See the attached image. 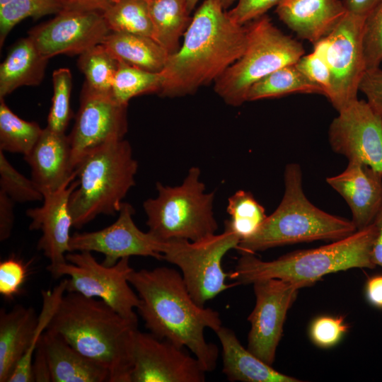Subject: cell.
Returning a JSON list of instances; mask_svg holds the SVG:
<instances>
[{
    "instance_id": "cell-45",
    "label": "cell",
    "mask_w": 382,
    "mask_h": 382,
    "mask_svg": "<svg viewBox=\"0 0 382 382\" xmlns=\"http://www.w3.org/2000/svg\"><path fill=\"white\" fill-rule=\"evenodd\" d=\"M32 371L34 381L52 382L50 365L41 339L33 355Z\"/></svg>"
},
{
    "instance_id": "cell-8",
    "label": "cell",
    "mask_w": 382,
    "mask_h": 382,
    "mask_svg": "<svg viewBox=\"0 0 382 382\" xmlns=\"http://www.w3.org/2000/svg\"><path fill=\"white\" fill-rule=\"evenodd\" d=\"M246 28L243 54L214 81V91L232 106L246 102L247 93L255 83L282 67L295 64L305 53L300 42L284 34L267 16Z\"/></svg>"
},
{
    "instance_id": "cell-19",
    "label": "cell",
    "mask_w": 382,
    "mask_h": 382,
    "mask_svg": "<svg viewBox=\"0 0 382 382\" xmlns=\"http://www.w3.org/2000/svg\"><path fill=\"white\" fill-rule=\"evenodd\" d=\"M327 183L346 201L357 230L371 224L382 208V175L369 166L349 161L341 173Z\"/></svg>"
},
{
    "instance_id": "cell-5",
    "label": "cell",
    "mask_w": 382,
    "mask_h": 382,
    "mask_svg": "<svg viewBox=\"0 0 382 382\" xmlns=\"http://www.w3.org/2000/svg\"><path fill=\"white\" fill-rule=\"evenodd\" d=\"M284 180L280 204L255 234L240 241L236 250L241 254L318 240L335 241L357 231L352 221L327 213L307 199L298 163L286 165Z\"/></svg>"
},
{
    "instance_id": "cell-50",
    "label": "cell",
    "mask_w": 382,
    "mask_h": 382,
    "mask_svg": "<svg viewBox=\"0 0 382 382\" xmlns=\"http://www.w3.org/2000/svg\"><path fill=\"white\" fill-rule=\"evenodd\" d=\"M199 1V0H187V9L190 13L195 8Z\"/></svg>"
},
{
    "instance_id": "cell-22",
    "label": "cell",
    "mask_w": 382,
    "mask_h": 382,
    "mask_svg": "<svg viewBox=\"0 0 382 382\" xmlns=\"http://www.w3.org/2000/svg\"><path fill=\"white\" fill-rule=\"evenodd\" d=\"M38 316L33 308L16 305L0 311V382H8L19 361L29 350Z\"/></svg>"
},
{
    "instance_id": "cell-30",
    "label": "cell",
    "mask_w": 382,
    "mask_h": 382,
    "mask_svg": "<svg viewBox=\"0 0 382 382\" xmlns=\"http://www.w3.org/2000/svg\"><path fill=\"white\" fill-rule=\"evenodd\" d=\"M43 129L35 122L24 120L0 99V150L27 155L40 138Z\"/></svg>"
},
{
    "instance_id": "cell-26",
    "label": "cell",
    "mask_w": 382,
    "mask_h": 382,
    "mask_svg": "<svg viewBox=\"0 0 382 382\" xmlns=\"http://www.w3.org/2000/svg\"><path fill=\"white\" fill-rule=\"evenodd\" d=\"M101 44L118 61L152 72H161L170 56L153 38L132 33L110 32Z\"/></svg>"
},
{
    "instance_id": "cell-41",
    "label": "cell",
    "mask_w": 382,
    "mask_h": 382,
    "mask_svg": "<svg viewBox=\"0 0 382 382\" xmlns=\"http://www.w3.org/2000/svg\"><path fill=\"white\" fill-rule=\"evenodd\" d=\"M295 65L308 79L319 85L324 91V96L328 98L331 90V76L323 56L313 50L308 54H303Z\"/></svg>"
},
{
    "instance_id": "cell-14",
    "label": "cell",
    "mask_w": 382,
    "mask_h": 382,
    "mask_svg": "<svg viewBox=\"0 0 382 382\" xmlns=\"http://www.w3.org/2000/svg\"><path fill=\"white\" fill-rule=\"evenodd\" d=\"M118 213L117 219L103 229L74 233L69 242L71 252L100 253L105 257L102 263L106 266H112L120 259L131 256L163 260V241L137 226L132 218L134 207L123 202Z\"/></svg>"
},
{
    "instance_id": "cell-40",
    "label": "cell",
    "mask_w": 382,
    "mask_h": 382,
    "mask_svg": "<svg viewBox=\"0 0 382 382\" xmlns=\"http://www.w3.org/2000/svg\"><path fill=\"white\" fill-rule=\"evenodd\" d=\"M28 267L22 260L14 257L0 262V294L12 300L19 295L28 277Z\"/></svg>"
},
{
    "instance_id": "cell-6",
    "label": "cell",
    "mask_w": 382,
    "mask_h": 382,
    "mask_svg": "<svg viewBox=\"0 0 382 382\" xmlns=\"http://www.w3.org/2000/svg\"><path fill=\"white\" fill-rule=\"evenodd\" d=\"M138 163L129 143L105 142L87 153L75 171L78 185L69 198L73 227L81 228L100 214L118 213L135 185Z\"/></svg>"
},
{
    "instance_id": "cell-12",
    "label": "cell",
    "mask_w": 382,
    "mask_h": 382,
    "mask_svg": "<svg viewBox=\"0 0 382 382\" xmlns=\"http://www.w3.org/2000/svg\"><path fill=\"white\" fill-rule=\"evenodd\" d=\"M255 306L248 320L250 330L247 349L267 364L274 361L288 310L304 282H291L279 279H265L253 284Z\"/></svg>"
},
{
    "instance_id": "cell-4",
    "label": "cell",
    "mask_w": 382,
    "mask_h": 382,
    "mask_svg": "<svg viewBox=\"0 0 382 382\" xmlns=\"http://www.w3.org/2000/svg\"><path fill=\"white\" fill-rule=\"evenodd\" d=\"M376 234L372 223L328 245L296 250L271 261H263L251 253L241 254L228 277L237 284L279 279L304 282L310 286L329 273L352 268L374 269L371 249Z\"/></svg>"
},
{
    "instance_id": "cell-51",
    "label": "cell",
    "mask_w": 382,
    "mask_h": 382,
    "mask_svg": "<svg viewBox=\"0 0 382 382\" xmlns=\"http://www.w3.org/2000/svg\"><path fill=\"white\" fill-rule=\"evenodd\" d=\"M224 10L228 8L234 1L237 0H219Z\"/></svg>"
},
{
    "instance_id": "cell-53",
    "label": "cell",
    "mask_w": 382,
    "mask_h": 382,
    "mask_svg": "<svg viewBox=\"0 0 382 382\" xmlns=\"http://www.w3.org/2000/svg\"><path fill=\"white\" fill-rule=\"evenodd\" d=\"M11 0H0V7L5 5Z\"/></svg>"
},
{
    "instance_id": "cell-42",
    "label": "cell",
    "mask_w": 382,
    "mask_h": 382,
    "mask_svg": "<svg viewBox=\"0 0 382 382\" xmlns=\"http://www.w3.org/2000/svg\"><path fill=\"white\" fill-rule=\"evenodd\" d=\"M282 0H237L236 6L228 11L229 17L236 23L243 25L254 21L271 8L277 6Z\"/></svg>"
},
{
    "instance_id": "cell-2",
    "label": "cell",
    "mask_w": 382,
    "mask_h": 382,
    "mask_svg": "<svg viewBox=\"0 0 382 382\" xmlns=\"http://www.w3.org/2000/svg\"><path fill=\"white\" fill-rule=\"evenodd\" d=\"M247 28L235 23L219 0H204L191 19L184 40L161 71L158 94L177 97L215 81L243 54Z\"/></svg>"
},
{
    "instance_id": "cell-47",
    "label": "cell",
    "mask_w": 382,
    "mask_h": 382,
    "mask_svg": "<svg viewBox=\"0 0 382 382\" xmlns=\"http://www.w3.org/2000/svg\"><path fill=\"white\" fill-rule=\"evenodd\" d=\"M366 295L371 305L382 308V275L373 276L367 280Z\"/></svg>"
},
{
    "instance_id": "cell-17",
    "label": "cell",
    "mask_w": 382,
    "mask_h": 382,
    "mask_svg": "<svg viewBox=\"0 0 382 382\" xmlns=\"http://www.w3.org/2000/svg\"><path fill=\"white\" fill-rule=\"evenodd\" d=\"M183 348L137 330L131 382H204L206 370Z\"/></svg>"
},
{
    "instance_id": "cell-39",
    "label": "cell",
    "mask_w": 382,
    "mask_h": 382,
    "mask_svg": "<svg viewBox=\"0 0 382 382\" xmlns=\"http://www.w3.org/2000/svg\"><path fill=\"white\" fill-rule=\"evenodd\" d=\"M347 329L342 316H320L312 323L310 337L317 346L328 348L336 345Z\"/></svg>"
},
{
    "instance_id": "cell-44",
    "label": "cell",
    "mask_w": 382,
    "mask_h": 382,
    "mask_svg": "<svg viewBox=\"0 0 382 382\" xmlns=\"http://www.w3.org/2000/svg\"><path fill=\"white\" fill-rule=\"evenodd\" d=\"M14 202L0 191V241L8 239L12 233L14 224Z\"/></svg>"
},
{
    "instance_id": "cell-35",
    "label": "cell",
    "mask_w": 382,
    "mask_h": 382,
    "mask_svg": "<svg viewBox=\"0 0 382 382\" xmlns=\"http://www.w3.org/2000/svg\"><path fill=\"white\" fill-rule=\"evenodd\" d=\"M65 8L60 0H11L0 7V46L12 28L23 19L57 14Z\"/></svg>"
},
{
    "instance_id": "cell-29",
    "label": "cell",
    "mask_w": 382,
    "mask_h": 382,
    "mask_svg": "<svg viewBox=\"0 0 382 382\" xmlns=\"http://www.w3.org/2000/svg\"><path fill=\"white\" fill-rule=\"evenodd\" d=\"M101 13L110 32L132 33L154 40L146 0H113Z\"/></svg>"
},
{
    "instance_id": "cell-38",
    "label": "cell",
    "mask_w": 382,
    "mask_h": 382,
    "mask_svg": "<svg viewBox=\"0 0 382 382\" xmlns=\"http://www.w3.org/2000/svg\"><path fill=\"white\" fill-rule=\"evenodd\" d=\"M362 44L366 69L379 67L382 62V2L365 18Z\"/></svg>"
},
{
    "instance_id": "cell-31",
    "label": "cell",
    "mask_w": 382,
    "mask_h": 382,
    "mask_svg": "<svg viewBox=\"0 0 382 382\" xmlns=\"http://www.w3.org/2000/svg\"><path fill=\"white\" fill-rule=\"evenodd\" d=\"M226 211L229 218L225 221L224 228L234 233L241 241L255 234L267 217L265 208L253 194L243 190L228 199Z\"/></svg>"
},
{
    "instance_id": "cell-11",
    "label": "cell",
    "mask_w": 382,
    "mask_h": 382,
    "mask_svg": "<svg viewBox=\"0 0 382 382\" xmlns=\"http://www.w3.org/2000/svg\"><path fill=\"white\" fill-rule=\"evenodd\" d=\"M365 18L347 12L333 30L313 45L330 72L328 100L340 112L357 99L361 80L366 71L362 35Z\"/></svg>"
},
{
    "instance_id": "cell-37",
    "label": "cell",
    "mask_w": 382,
    "mask_h": 382,
    "mask_svg": "<svg viewBox=\"0 0 382 382\" xmlns=\"http://www.w3.org/2000/svg\"><path fill=\"white\" fill-rule=\"evenodd\" d=\"M0 191L15 203H25L43 199V195L33 180L19 173L0 150Z\"/></svg>"
},
{
    "instance_id": "cell-52",
    "label": "cell",
    "mask_w": 382,
    "mask_h": 382,
    "mask_svg": "<svg viewBox=\"0 0 382 382\" xmlns=\"http://www.w3.org/2000/svg\"><path fill=\"white\" fill-rule=\"evenodd\" d=\"M64 5L65 8H67L70 6L71 0H60Z\"/></svg>"
},
{
    "instance_id": "cell-54",
    "label": "cell",
    "mask_w": 382,
    "mask_h": 382,
    "mask_svg": "<svg viewBox=\"0 0 382 382\" xmlns=\"http://www.w3.org/2000/svg\"><path fill=\"white\" fill-rule=\"evenodd\" d=\"M146 1H148V0H146Z\"/></svg>"
},
{
    "instance_id": "cell-33",
    "label": "cell",
    "mask_w": 382,
    "mask_h": 382,
    "mask_svg": "<svg viewBox=\"0 0 382 382\" xmlns=\"http://www.w3.org/2000/svg\"><path fill=\"white\" fill-rule=\"evenodd\" d=\"M163 82L161 72H152L119 61L111 93L121 104L128 105L133 97L160 92Z\"/></svg>"
},
{
    "instance_id": "cell-27",
    "label": "cell",
    "mask_w": 382,
    "mask_h": 382,
    "mask_svg": "<svg viewBox=\"0 0 382 382\" xmlns=\"http://www.w3.org/2000/svg\"><path fill=\"white\" fill-rule=\"evenodd\" d=\"M154 29V40L169 55L180 48V39L192 18L187 0H148Z\"/></svg>"
},
{
    "instance_id": "cell-46",
    "label": "cell",
    "mask_w": 382,
    "mask_h": 382,
    "mask_svg": "<svg viewBox=\"0 0 382 382\" xmlns=\"http://www.w3.org/2000/svg\"><path fill=\"white\" fill-rule=\"evenodd\" d=\"M347 12L366 18L382 0H342Z\"/></svg>"
},
{
    "instance_id": "cell-36",
    "label": "cell",
    "mask_w": 382,
    "mask_h": 382,
    "mask_svg": "<svg viewBox=\"0 0 382 382\" xmlns=\"http://www.w3.org/2000/svg\"><path fill=\"white\" fill-rule=\"evenodd\" d=\"M53 96L47 117V127L50 129L65 133L71 117L70 96L72 76L68 68H59L52 73Z\"/></svg>"
},
{
    "instance_id": "cell-7",
    "label": "cell",
    "mask_w": 382,
    "mask_h": 382,
    "mask_svg": "<svg viewBox=\"0 0 382 382\" xmlns=\"http://www.w3.org/2000/svg\"><path fill=\"white\" fill-rule=\"evenodd\" d=\"M200 169L192 167L179 185L156 183L158 195L144 202L149 231L161 241H197L216 233L214 192H206Z\"/></svg>"
},
{
    "instance_id": "cell-43",
    "label": "cell",
    "mask_w": 382,
    "mask_h": 382,
    "mask_svg": "<svg viewBox=\"0 0 382 382\" xmlns=\"http://www.w3.org/2000/svg\"><path fill=\"white\" fill-rule=\"evenodd\" d=\"M371 108L382 117V69L379 67L366 69L360 84Z\"/></svg>"
},
{
    "instance_id": "cell-15",
    "label": "cell",
    "mask_w": 382,
    "mask_h": 382,
    "mask_svg": "<svg viewBox=\"0 0 382 382\" xmlns=\"http://www.w3.org/2000/svg\"><path fill=\"white\" fill-rule=\"evenodd\" d=\"M338 112L328 130L333 151L382 175V117L358 98Z\"/></svg>"
},
{
    "instance_id": "cell-9",
    "label": "cell",
    "mask_w": 382,
    "mask_h": 382,
    "mask_svg": "<svg viewBox=\"0 0 382 382\" xmlns=\"http://www.w3.org/2000/svg\"><path fill=\"white\" fill-rule=\"evenodd\" d=\"M240 238L227 228L197 241H163V260L178 266L187 290L199 306L237 284H227L228 274L221 266L226 254L236 249Z\"/></svg>"
},
{
    "instance_id": "cell-3",
    "label": "cell",
    "mask_w": 382,
    "mask_h": 382,
    "mask_svg": "<svg viewBox=\"0 0 382 382\" xmlns=\"http://www.w3.org/2000/svg\"><path fill=\"white\" fill-rule=\"evenodd\" d=\"M137 325L106 303L76 292H65L47 330L103 366L110 382H131Z\"/></svg>"
},
{
    "instance_id": "cell-23",
    "label": "cell",
    "mask_w": 382,
    "mask_h": 382,
    "mask_svg": "<svg viewBox=\"0 0 382 382\" xmlns=\"http://www.w3.org/2000/svg\"><path fill=\"white\" fill-rule=\"evenodd\" d=\"M52 382H110L107 369L46 330L42 336Z\"/></svg>"
},
{
    "instance_id": "cell-13",
    "label": "cell",
    "mask_w": 382,
    "mask_h": 382,
    "mask_svg": "<svg viewBox=\"0 0 382 382\" xmlns=\"http://www.w3.org/2000/svg\"><path fill=\"white\" fill-rule=\"evenodd\" d=\"M127 108L111 92L95 91L83 83L79 109L68 135L74 170L93 149L110 141L123 139L127 132Z\"/></svg>"
},
{
    "instance_id": "cell-25",
    "label": "cell",
    "mask_w": 382,
    "mask_h": 382,
    "mask_svg": "<svg viewBox=\"0 0 382 382\" xmlns=\"http://www.w3.org/2000/svg\"><path fill=\"white\" fill-rule=\"evenodd\" d=\"M48 61L29 36L17 40L0 66V99L18 87L39 85Z\"/></svg>"
},
{
    "instance_id": "cell-48",
    "label": "cell",
    "mask_w": 382,
    "mask_h": 382,
    "mask_svg": "<svg viewBox=\"0 0 382 382\" xmlns=\"http://www.w3.org/2000/svg\"><path fill=\"white\" fill-rule=\"evenodd\" d=\"M373 223L376 228V234L371 249V260L376 266L382 267V208Z\"/></svg>"
},
{
    "instance_id": "cell-18",
    "label": "cell",
    "mask_w": 382,
    "mask_h": 382,
    "mask_svg": "<svg viewBox=\"0 0 382 382\" xmlns=\"http://www.w3.org/2000/svg\"><path fill=\"white\" fill-rule=\"evenodd\" d=\"M78 185V180L65 184L59 190L43 195L40 207L29 209L26 215L30 219V230L40 231L42 235L37 249L50 261L47 270L66 261L71 252L70 231L73 219L69 209V198Z\"/></svg>"
},
{
    "instance_id": "cell-20",
    "label": "cell",
    "mask_w": 382,
    "mask_h": 382,
    "mask_svg": "<svg viewBox=\"0 0 382 382\" xmlns=\"http://www.w3.org/2000/svg\"><path fill=\"white\" fill-rule=\"evenodd\" d=\"M24 159L30 167L31 178L43 195L59 190L76 178L71 164L69 136L47 127Z\"/></svg>"
},
{
    "instance_id": "cell-28",
    "label": "cell",
    "mask_w": 382,
    "mask_h": 382,
    "mask_svg": "<svg viewBox=\"0 0 382 382\" xmlns=\"http://www.w3.org/2000/svg\"><path fill=\"white\" fill-rule=\"evenodd\" d=\"M296 93L324 96V91L319 85L308 79L295 64H290L255 83L247 93L246 101L277 98Z\"/></svg>"
},
{
    "instance_id": "cell-21",
    "label": "cell",
    "mask_w": 382,
    "mask_h": 382,
    "mask_svg": "<svg viewBox=\"0 0 382 382\" xmlns=\"http://www.w3.org/2000/svg\"><path fill=\"white\" fill-rule=\"evenodd\" d=\"M275 11L299 38L313 45L327 36L347 12L341 0H282Z\"/></svg>"
},
{
    "instance_id": "cell-16",
    "label": "cell",
    "mask_w": 382,
    "mask_h": 382,
    "mask_svg": "<svg viewBox=\"0 0 382 382\" xmlns=\"http://www.w3.org/2000/svg\"><path fill=\"white\" fill-rule=\"evenodd\" d=\"M96 11L64 8L52 20L28 32L40 53L47 59L58 55L81 54L101 44L110 33Z\"/></svg>"
},
{
    "instance_id": "cell-24",
    "label": "cell",
    "mask_w": 382,
    "mask_h": 382,
    "mask_svg": "<svg viewBox=\"0 0 382 382\" xmlns=\"http://www.w3.org/2000/svg\"><path fill=\"white\" fill-rule=\"evenodd\" d=\"M222 348V371L230 381L299 382L277 371L257 357L240 342L230 328L221 326L216 332Z\"/></svg>"
},
{
    "instance_id": "cell-32",
    "label": "cell",
    "mask_w": 382,
    "mask_h": 382,
    "mask_svg": "<svg viewBox=\"0 0 382 382\" xmlns=\"http://www.w3.org/2000/svg\"><path fill=\"white\" fill-rule=\"evenodd\" d=\"M118 59L103 45H96L79 54L77 65L84 74V84L95 91L110 93Z\"/></svg>"
},
{
    "instance_id": "cell-10",
    "label": "cell",
    "mask_w": 382,
    "mask_h": 382,
    "mask_svg": "<svg viewBox=\"0 0 382 382\" xmlns=\"http://www.w3.org/2000/svg\"><path fill=\"white\" fill-rule=\"evenodd\" d=\"M129 257L120 259L112 266L99 263L89 251H72L66 255V261L48 270L54 278L66 276V292H76L96 298L133 323L138 324L134 309L140 299L129 281L134 270Z\"/></svg>"
},
{
    "instance_id": "cell-34",
    "label": "cell",
    "mask_w": 382,
    "mask_h": 382,
    "mask_svg": "<svg viewBox=\"0 0 382 382\" xmlns=\"http://www.w3.org/2000/svg\"><path fill=\"white\" fill-rule=\"evenodd\" d=\"M66 279L62 280L52 289L42 291V306L38 315L37 323L32 345L13 371L8 382H33L32 371L33 355L43 333L66 292Z\"/></svg>"
},
{
    "instance_id": "cell-49",
    "label": "cell",
    "mask_w": 382,
    "mask_h": 382,
    "mask_svg": "<svg viewBox=\"0 0 382 382\" xmlns=\"http://www.w3.org/2000/svg\"><path fill=\"white\" fill-rule=\"evenodd\" d=\"M112 1L113 0H71V5L67 8L102 12Z\"/></svg>"
},
{
    "instance_id": "cell-1",
    "label": "cell",
    "mask_w": 382,
    "mask_h": 382,
    "mask_svg": "<svg viewBox=\"0 0 382 382\" xmlns=\"http://www.w3.org/2000/svg\"><path fill=\"white\" fill-rule=\"evenodd\" d=\"M129 281L140 299L137 310L151 333L187 347L207 372L214 370L219 350L206 341L204 332L222 326L219 313L193 300L181 273L167 267L133 270Z\"/></svg>"
}]
</instances>
